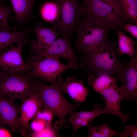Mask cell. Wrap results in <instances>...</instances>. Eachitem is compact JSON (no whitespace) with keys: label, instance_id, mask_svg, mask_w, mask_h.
Masks as SVG:
<instances>
[{"label":"cell","instance_id":"cell-1","mask_svg":"<svg viewBox=\"0 0 137 137\" xmlns=\"http://www.w3.org/2000/svg\"><path fill=\"white\" fill-rule=\"evenodd\" d=\"M117 43L109 41L80 59L79 67L88 74H105L120 78L127 65L121 61L116 54Z\"/></svg>","mask_w":137,"mask_h":137},{"label":"cell","instance_id":"cell-2","mask_svg":"<svg viewBox=\"0 0 137 137\" xmlns=\"http://www.w3.org/2000/svg\"><path fill=\"white\" fill-rule=\"evenodd\" d=\"M83 16L73 30L77 36L75 49L84 55L106 44L109 41V32L112 29L103 21Z\"/></svg>","mask_w":137,"mask_h":137},{"label":"cell","instance_id":"cell-3","mask_svg":"<svg viewBox=\"0 0 137 137\" xmlns=\"http://www.w3.org/2000/svg\"><path fill=\"white\" fill-rule=\"evenodd\" d=\"M37 87L42 108L48 109L57 116L61 126L67 128L65 117L72 113L80 106L69 103L64 98L60 88L57 84L49 85L36 79Z\"/></svg>","mask_w":137,"mask_h":137},{"label":"cell","instance_id":"cell-4","mask_svg":"<svg viewBox=\"0 0 137 137\" xmlns=\"http://www.w3.org/2000/svg\"><path fill=\"white\" fill-rule=\"evenodd\" d=\"M38 91L36 78L28 73H8L0 78V96L22 101Z\"/></svg>","mask_w":137,"mask_h":137},{"label":"cell","instance_id":"cell-5","mask_svg":"<svg viewBox=\"0 0 137 137\" xmlns=\"http://www.w3.org/2000/svg\"><path fill=\"white\" fill-rule=\"evenodd\" d=\"M60 57L50 55L41 60L35 61L27 56L26 62L29 70H31L28 73L35 78H39L51 83L52 85H56V79L62 73L68 69H77L79 67L77 63H62L60 61Z\"/></svg>","mask_w":137,"mask_h":137},{"label":"cell","instance_id":"cell-6","mask_svg":"<svg viewBox=\"0 0 137 137\" xmlns=\"http://www.w3.org/2000/svg\"><path fill=\"white\" fill-rule=\"evenodd\" d=\"M58 8L57 19L52 23L57 35L70 37L82 16L81 0H54Z\"/></svg>","mask_w":137,"mask_h":137},{"label":"cell","instance_id":"cell-7","mask_svg":"<svg viewBox=\"0 0 137 137\" xmlns=\"http://www.w3.org/2000/svg\"><path fill=\"white\" fill-rule=\"evenodd\" d=\"M81 1L82 15L103 21L111 29H124L125 21L111 6L97 0Z\"/></svg>","mask_w":137,"mask_h":137},{"label":"cell","instance_id":"cell-8","mask_svg":"<svg viewBox=\"0 0 137 137\" xmlns=\"http://www.w3.org/2000/svg\"><path fill=\"white\" fill-rule=\"evenodd\" d=\"M51 45L45 49L36 52L31 55V58L35 61L42 60L46 57L56 55L64 58L68 63H75L79 61V58L76 55L70 42V37L57 38Z\"/></svg>","mask_w":137,"mask_h":137},{"label":"cell","instance_id":"cell-9","mask_svg":"<svg viewBox=\"0 0 137 137\" xmlns=\"http://www.w3.org/2000/svg\"><path fill=\"white\" fill-rule=\"evenodd\" d=\"M136 52L130 57L131 60L118 81H121L122 85L116 90L121 99L133 100L137 97V55Z\"/></svg>","mask_w":137,"mask_h":137},{"label":"cell","instance_id":"cell-10","mask_svg":"<svg viewBox=\"0 0 137 137\" xmlns=\"http://www.w3.org/2000/svg\"><path fill=\"white\" fill-rule=\"evenodd\" d=\"M23 45L20 44L16 46L12 45L0 55V67L2 71L8 73L29 72L22 57L21 52Z\"/></svg>","mask_w":137,"mask_h":137},{"label":"cell","instance_id":"cell-11","mask_svg":"<svg viewBox=\"0 0 137 137\" xmlns=\"http://www.w3.org/2000/svg\"><path fill=\"white\" fill-rule=\"evenodd\" d=\"M12 98L0 96V127L7 125L12 132L20 131L18 115L20 106Z\"/></svg>","mask_w":137,"mask_h":137},{"label":"cell","instance_id":"cell-12","mask_svg":"<svg viewBox=\"0 0 137 137\" xmlns=\"http://www.w3.org/2000/svg\"><path fill=\"white\" fill-rule=\"evenodd\" d=\"M22 102L19 121L21 134L25 136L27 133L29 122L34 118L38 112L42 108L38 91L33 93Z\"/></svg>","mask_w":137,"mask_h":137},{"label":"cell","instance_id":"cell-13","mask_svg":"<svg viewBox=\"0 0 137 137\" xmlns=\"http://www.w3.org/2000/svg\"><path fill=\"white\" fill-rule=\"evenodd\" d=\"M58 78L57 84L62 91L68 94L77 102L80 104L85 101L89 90L83 85V80H78L73 76L68 77L64 81L61 75Z\"/></svg>","mask_w":137,"mask_h":137},{"label":"cell","instance_id":"cell-14","mask_svg":"<svg viewBox=\"0 0 137 137\" xmlns=\"http://www.w3.org/2000/svg\"><path fill=\"white\" fill-rule=\"evenodd\" d=\"M33 29L38 39L37 42L29 38V43L31 45L33 54L37 51L46 49L57 38V33L53 27L46 28L42 24L36 22L34 24Z\"/></svg>","mask_w":137,"mask_h":137},{"label":"cell","instance_id":"cell-15","mask_svg":"<svg viewBox=\"0 0 137 137\" xmlns=\"http://www.w3.org/2000/svg\"><path fill=\"white\" fill-rule=\"evenodd\" d=\"M116 88H108L104 90L100 93L105 103L104 113L118 116L123 123H126L129 117L128 114L125 113L121 110L120 104L122 100Z\"/></svg>","mask_w":137,"mask_h":137},{"label":"cell","instance_id":"cell-16","mask_svg":"<svg viewBox=\"0 0 137 137\" xmlns=\"http://www.w3.org/2000/svg\"><path fill=\"white\" fill-rule=\"evenodd\" d=\"M32 30L31 27L29 26L14 31L0 29V55L5 51V49L8 47L15 44L24 45L29 43L27 36Z\"/></svg>","mask_w":137,"mask_h":137},{"label":"cell","instance_id":"cell-17","mask_svg":"<svg viewBox=\"0 0 137 137\" xmlns=\"http://www.w3.org/2000/svg\"><path fill=\"white\" fill-rule=\"evenodd\" d=\"M15 15L11 20L17 23V28L27 25L34 18L32 10L36 0H10Z\"/></svg>","mask_w":137,"mask_h":137},{"label":"cell","instance_id":"cell-18","mask_svg":"<svg viewBox=\"0 0 137 137\" xmlns=\"http://www.w3.org/2000/svg\"><path fill=\"white\" fill-rule=\"evenodd\" d=\"M117 79L114 76L105 74H90L87 80L89 84L100 94L104 90L110 88H116Z\"/></svg>","mask_w":137,"mask_h":137},{"label":"cell","instance_id":"cell-19","mask_svg":"<svg viewBox=\"0 0 137 137\" xmlns=\"http://www.w3.org/2000/svg\"><path fill=\"white\" fill-rule=\"evenodd\" d=\"M120 15L128 23L137 25V0H117Z\"/></svg>","mask_w":137,"mask_h":137},{"label":"cell","instance_id":"cell-20","mask_svg":"<svg viewBox=\"0 0 137 137\" xmlns=\"http://www.w3.org/2000/svg\"><path fill=\"white\" fill-rule=\"evenodd\" d=\"M116 29L118 45V47L116 49L117 53L119 55L126 54L130 57L132 56L136 52L134 47V41L127 37L124 31Z\"/></svg>","mask_w":137,"mask_h":137},{"label":"cell","instance_id":"cell-21","mask_svg":"<svg viewBox=\"0 0 137 137\" xmlns=\"http://www.w3.org/2000/svg\"><path fill=\"white\" fill-rule=\"evenodd\" d=\"M58 12V5L54 1L44 3L40 10V14L42 19L46 22L52 23L57 19Z\"/></svg>","mask_w":137,"mask_h":137},{"label":"cell","instance_id":"cell-22","mask_svg":"<svg viewBox=\"0 0 137 137\" xmlns=\"http://www.w3.org/2000/svg\"><path fill=\"white\" fill-rule=\"evenodd\" d=\"M119 136L124 137L123 131L117 132L114 130L104 123L99 126H93L90 127L87 136L89 137H110Z\"/></svg>","mask_w":137,"mask_h":137},{"label":"cell","instance_id":"cell-23","mask_svg":"<svg viewBox=\"0 0 137 137\" xmlns=\"http://www.w3.org/2000/svg\"><path fill=\"white\" fill-rule=\"evenodd\" d=\"M14 12L12 6L6 7L3 0L0 4V29L10 30L11 27L8 24V21L9 19L12 20V18L10 15Z\"/></svg>","mask_w":137,"mask_h":137},{"label":"cell","instance_id":"cell-24","mask_svg":"<svg viewBox=\"0 0 137 137\" xmlns=\"http://www.w3.org/2000/svg\"><path fill=\"white\" fill-rule=\"evenodd\" d=\"M93 106L94 108L92 111L76 112L72 113V115L83 119L93 120L96 117L104 113L103 110L99 105L95 104Z\"/></svg>","mask_w":137,"mask_h":137},{"label":"cell","instance_id":"cell-25","mask_svg":"<svg viewBox=\"0 0 137 137\" xmlns=\"http://www.w3.org/2000/svg\"><path fill=\"white\" fill-rule=\"evenodd\" d=\"M56 132L51 125H47L41 130L37 132H31L28 136L31 137H56Z\"/></svg>","mask_w":137,"mask_h":137},{"label":"cell","instance_id":"cell-26","mask_svg":"<svg viewBox=\"0 0 137 137\" xmlns=\"http://www.w3.org/2000/svg\"><path fill=\"white\" fill-rule=\"evenodd\" d=\"M54 114L52 111L48 109H41L38 112L34 118L42 119L45 121L48 125H51Z\"/></svg>","mask_w":137,"mask_h":137},{"label":"cell","instance_id":"cell-27","mask_svg":"<svg viewBox=\"0 0 137 137\" xmlns=\"http://www.w3.org/2000/svg\"><path fill=\"white\" fill-rule=\"evenodd\" d=\"M47 125H48L44 120L34 118L31 123L30 126L32 132H37L42 130Z\"/></svg>","mask_w":137,"mask_h":137},{"label":"cell","instance_id":"cell-28","mask_svg":"<svg viewBox=\"0 0 137 137\" xmlns=\"http://www.w3.org/2000/svg\"><path fill=\"white\" fill-rule=\"evenodd\" d=\"M125 129L123 131L125 137L131 136L132 137H137V126L135 124L132 125L128 124L124 127Z\"/></svg>","mask_w":137,"mask_h":137},{"label":"cell","instance_id":"cell-29","mask_svg":"<svg viewBox=\"0 0 137 137\" xmlns=\"http://www.w3.org/2000/svg\"><path fill=\"white\" fill-rule=\"evenodd\" d=\"M83 119L74 116L72 114L67 120V122L71 123L73 128V135L76 130L81 127L80 125Z\"/></svg>","mask_w":137,"mask_h":137},{"label":"cell","instance_id":"cell-30","mask_svg":"<svg viewBox=\"0 0 137 137\" xmlns=\"http://www.w3.org/2000/svg\"><path fill=\"white\" fill-rule=\"evenodd\" d=\"M124 29L129 32L133 37L137 38V26L129 23L126 24L124 25Z\"/></svg>","mask_w":137,"mask_h":137},{"label":"cell","instance_id":"cell-31","mask_svg":"<svg viewBox=\"0 0 137 137\" xmlns=\"http://www.w3.org/2000/svg\"><path fill=\"white\" fill-rule=\"evenodd\" d=\"M111 6L120 15L119 6L117 0H97Z\"/></svg>","mask_w":137,"mask_h":137},{"label":"cell","instance_id":"cell-32","mask_svg":"<svg viewBox=\"0 0 137 137\" xmlns=\"http://www.w3.org/2000/svg\"><path fill=\"white\" fill-rule=\"evenodd\" d=\"M12 136L11 133L9 130L2 126L0 127V137H11Z\"/></svg>","mask_w":137,"mask_h":137},{"label":"cell","instance_id":"cell-33","mask_svg":"<svg viewBox=\"0 0 137 137\" xmlns=\"http://www.w3.org/2000/svg\"><path fill=\"white\" fill-rule=\"evenodd\" d=\"M93 121V120L92 119H83L81 124L80 127H90Z\"/></svg>","mask_w":137,"mask_h":137},{"label":"cell","instance_id":"cell-34","mask_svg":"<svg viewBox=\"0 0 137 137\" xmlns=\"http://www.w3.org/2000/svg\"><path fill=\"white\" fill-rule=\"evenodd\" d=\"M5 72L0 69V78L4 74Z\"/></svg>","mask_w":137,"mask_h":137}]
</instances>
